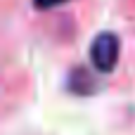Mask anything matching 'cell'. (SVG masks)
<instances>
[{
	"instance_id": "obj_2",
	"label": "cell",
	"mask_w": 135,
	"mask_h": 135,
	"mask_svg": "<svg viewBox=\"0 0 135 135\" xmlns=\"http://www.w3.org/2000/svg\"><path fill=\"white\" fill-rule=\"evenodd\" d=\"M64 2H69V0H33V5H36L38 9H52V7L64 5Z\"/></svg>"
},
{
	"instance_id": "obj_1",
	"label": "cell",
	"mask_w": 135,
	"mask_h": 135,
	"mask_svg": "<svg viewBox=\"0 0 135 135\" xmlns=\"http://www.w3.org/2000/svg\"><path fill=\"white\" fill-rule=\"evenodd\" d=\"M119 50H121V43H119V36L116 33H100L95 36L93 45H90V59H93V66L102 74H109L116 69L119 64Z\"/></svg>"
}]
</instances>
